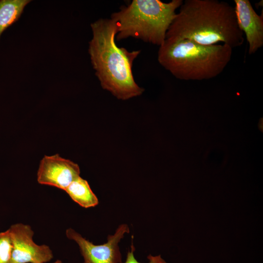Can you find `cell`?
<instances>
[{"instance_id": "6da1fadb", "label": "cell", "mask_w": 263, "mask_h": 263, "mask_svg": "<svg viewBox=\"0 0 263 263\" xmlns=\"http://www.w3.org/2000/svg\"><path fill=\"white\" fill-rule=\"evenodd\" d=\"M166 38L209 46L222 42L232 49L244 42L234 7L218 0H186L176 13Z\"/></svg>"}, {"instance_id": "7a4b0ae2", "label": "cell", "mask_w": 263, "mask_h": 263, "mask_svg": "<svg viewBox=\"0 0 263 263\" xmlns=\"http://www.w3.org/2000/svg\"><path fill=\"white\" fill-rule=\"evenodd\" d=\"M91 27L93 36L88 53L102 88L120 100L141 95L144 89L135 82L132 70L140 51H129L117 45V27L110 18H100Z\"/></svg>"}, {"instance_id": "3957f363", "label": "cell", "mask_w": 263, "mask_h": 263, "mask_svg": "<svg viewBox=\"0 0 263 263\" xmlns=\"http://www.w3.org/2000/svg\"><path fill=\"white\" fill-rule=\"evenodd\" d=\"M233 49L227 45H203L190 40L166 38L159 46V64L176 78L209 79L219 75L230 62Z\"/></svg>"}, {"instance_id": "277c9868", "label": "cell", "mask_w": 263, "mask_h": 263, "mask_svg": "<svg viewBox=\"0 0 263 263\" xmlns=\"http://www.w3.org/2000/svg\"><path fill=\"white\" fill-rule=\"evenodd\" d=\"M183 1L132 0L111 15L117 27L116 41L129 38L161 46Z\"/></svg>"}, {"instance_id": "5b68a950", "label": "cell", "mask_w": 263, "mask_h": 263, "mask_svg": "<svg viewBox=\"0 0 263 263\" xmlns=\"http://www.w3.org/2000/svg\"><path fill=\"white\" fill-rule=\"evenodd\" d=\"M129 232L128 225L122 224L113 235L108 236L106 243L99 245L94 244L71 228L66 230V235L78 244L83 263H122L118 244L124 234Z\"/></svg>"}, {"instance_id": "8992f818", "label": "cell", "mask_w": 263, "mask_h": 263, "mask_svg": "<svg viewBox=\"0 0 263 263\" xmlns=\"http://www.w3.org/2000/svg\"><path fill=\"white\" fill-rule=\"evenodd\" d=\"M8 229L13 243L11 263H47L53 258L48 245L35 243L34 232L30 225L17 223Z\"/></svg>"}, {"instance_id": "52a82bcc", "label": "cell", "mask_w": 263, "mask_h": 263, "mask_svg": "<svg viewBox=\"0 0 263 263\" xmlns=\"http://www.w3.org/2000/svg\"><path fill=\"white\" fill-rule=\"evenodd\" d=\"M78 165L58 154L45 155L41 159L37 172V181L63 190L80 176Z\"/></svg>"}, {"instance_id": "ba28073f", "label": "cell", "mask_w": 263, "mask_h": 263, "mask_svg": "<svg viewBox=\"0 0 263 263\" xmlns=\"http://www.w3.org/2000/svg\"><path fill=\"white\" fill-rule=\"evenodd\" d=\"M234 1L238 26L245 35L249 54H254L263 46V14L258 15L248 0Z\"/></svg>"}, {"instance_id": "9c48e42d", "label": "cell", "mask_w": 263, "mask_h": 263, "mask_svg": "<svg viewBox=\"0 0 263 263\" xmlns=\"http://www.w3.org/2000/svg\"><path fill=\"white\" fill-rule=\"evenodd\" d=\"M65 191L74 202L83 207H94L98 204V200L88 182L80 176L75 180Z\"/></svg>"}, {"instance_id": "30bf717a", "label": "cell", "mask_w": 263, "mask_h": 263, "mask_svg": "<svg viewBox=\"0 0 263 263\" xmlns=\"http://www.w3.org/2000/svg\"><path fill=\"white\" fill-rule=\"evenodd\" d=\"M30 0H0V38L2 33L20 18Z\"/></svg>"}, {"instance_id": "8fae6325", "label": "cell", "mask_w": 263, "mask_h": 263, "mask_svg": "<svg viewBox=\"0 0 263 263\" xmlns=\"http://www.w3.org/2000/svg\"><path fill=\"white\" fill-rule=\"evenodd\" d=\"M13 243L9 229L0 232V263H11Z\"/></svg>"}, {"instance_id": "7c38bea8", "label": "cell", "mask_w": 263, "mask_h": 263, "mask_svg": "<svg viewBox=\"0 0 263 263\" xmlns=\"http://www.w3.org/2000/svg\"><path fill=\"white\" fill-rule=\"evenodd\" d=\"M135 250V247L132 242L131 249L128 251L126 261L124 263H141L138 262L134 257V252ZM147 259L149 260L148 263H167L160 255L152 256L150 254L147 256Z\"/></svg>"}, {"instance_id": "4fadbf2b", "label": "cell", "mask_w": 263, "mask_h": 263, "mask_svg": "<svg viewBox=\"0 0 263 263\" xmlns=\"http://www.w3.org/2000/svg\"><path fill=\"white\" fill-rule=\"evenodd\" d=\"M52 263H63L61 260H57Z\"/></svg>"}]
</instances>
